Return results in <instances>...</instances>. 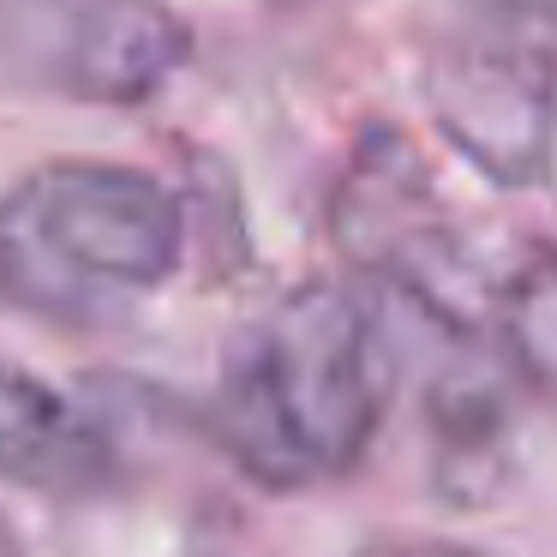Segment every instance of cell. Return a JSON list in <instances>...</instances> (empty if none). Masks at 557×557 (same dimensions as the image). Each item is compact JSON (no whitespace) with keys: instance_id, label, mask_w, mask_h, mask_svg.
Masks as SVG:
<instances>
[{"instance_id":"6","label":"cell","mask_w":557,"mask_h":557,"mask_svg":"<svg viewBox=\"0 0 557 557\" xmlns=\"http://www.w3.org/2000/svg\"><path fill=\"white\" fill-rule=\"evenodd\" d=\"M0 480L37 497H102L121 485V456L61 384L0 360Z\"/></svg>"},{"instance_id":"9","label":"cell","mask_w":557,"mask_h":557,"mask_svg":"<svg viewBox=\"0 0 557 557\" xmlns=\"http://www.w3.org/2000/svg\"><path fill=\"white\" fill-rule=\"evenodd\" d=\"M0 557H25V545H18V533H13L7 516H0Z\"/></svg>"},{"instance_id":"4","label":"cell","mask_w":557,"mask_h":557,"mask_svg":"<svg viewBox=\"0 0 557 557\" xmlns=\"http://www.w3.org/2000/svg\"><path fill=\"white\" fill-rule=\"evenodd\" d=\"M330 240L360 276L396 288L444 330L485 324V276L432 169L396 126H366L330 193Z\"/></svg>"},{"instance_id":"1","label":"cell","mask_w":557,"mask_h":557,"mask_svg":"<svg viewBox=\"0 0 557 557\" xmlns=\"http://www.w3.org/2000/svg\"><path fill=\"white\" fill-rule=\"evenodd\" d=\"M396 360L348 282H300L234 330L210 396L216 449L264 492L348 480L377 444Z\"/></svg>"},{"instance_id":"3","label":"cell","mask_w":557,"mask_h":557,"mask_svg":"<svg viewBox=\"0 0 557 557\" xmlns=\"http://www.w3.org/2000/svg\"><path fill=\"white\" fill-rule=\"evenodd\" d=\"M437 138L504 193L557 157V0H468L420 61Z\"/></svg>"},{"instance_id":"8","label":"cell","mask_w":557,"mask_h":557,"mask_svg":"<svg viewBox=\"0 0 557 557\" xmlns=\"http://www.w3.org/2000/svg\"><path fill=\"white\" fill-rule=\"evenodd\" d=\"M354 557H485V552L456 545V540H372V545H360Z\"/></svg>"},{"instance_id":"5","label":"cell","mask_w":557,"mask_h":557,"mask_svg":"<svg viewBox=\"0 0 557 557\" xmlns=\"http://www.w3.org/2000/svg\"><path fill=\"white\" fill-rule=\"evenodd\" d=\"M193 61L174 0H0V73L85 109H145Z\"/></svg>"},{"instance_id":"2","label":"cell","mask_w":557,"mask_h":557,"mask_svg":"<svg viewBox=\"0 0 557 557\" xmlns=\"http://www.w3.org/2000/svg\"><path fill=\"white\" fill-rule=\"evenodd\" d=\"M186 264V205L162 174L54 157L0 198V300L49 324H102Z\"/></svg>"},{"instance_id":"7","label":"cell","mask_w":557,"mask_h":557,"mask_svg":"<svg viewBox=\"0 0 557 557\" xmlns=\"http://www.w3.org/2000/svg\"><path fill=\"white\" fill-rule=\"evenodd\" d=\"M492 312L521 384L557 401V246H540L509 270Z\"/></svg>"}]
</instances>
